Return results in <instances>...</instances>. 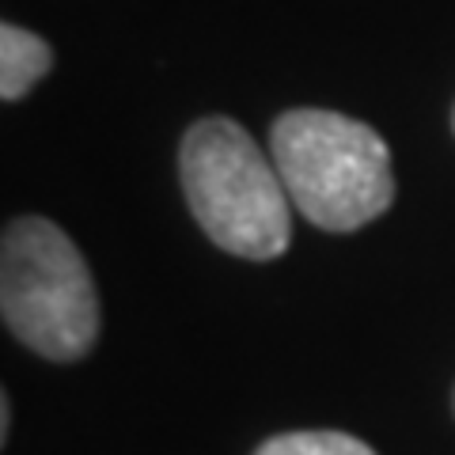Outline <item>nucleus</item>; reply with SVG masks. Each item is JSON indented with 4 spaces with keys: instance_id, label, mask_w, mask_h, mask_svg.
Masks as SVG:
<instances>
[{
    "instance_id": "obj_2",
    "label": "nucleus",
    "mask_w": 455,
    "mask_h": 455,
    "mask_svg": "<svg viewBox=\"0 0 455 455\" xmlns=\"http://www.w3.org/2000/svg\"><path fill=\"white\" fill-rule=\"evenodd\" d=\"M269 156L292 209L323 232H357L395 202L387 140L349 114L323 107L284 110L269 125Z\"/></svg>"
},
{
    "instance_id": "obj_5",
    "label": "nucleus",
    "mask_w": 455,
    "mask_h": 455,
    "mask_svg": "<svg viewBox=\"0 0 455 455\" xmlns=\"http://www.w3.org/2000/svg\"><path fill=\"white\" fill-rule=\"evenodd\" d=\"M254 455H376L353 433L338 429H300V433H281L259 444Z\"/></svg>"
},
{
    "instance_id": "obj_6",
    "label": "nucleus",
    "mask_w": 455,
    "mask_h": 455,
    "mask_svg": "<svg viewBox=\"0 0 455 455\" xmlns=\"http://www.w3.org/2000/svg\"><path fill=\"white\" fill-rule=\"evenodd\" d=\"M8 429H12V403L4 395V398H0V440H8Z\"/></svg>"
},
{
    "instance_id": "obj_7",
    "label": "nucleus",
    "mask_w": 455,
    "mask_h": 455,
    "mask_svg": "<svg viewBox=\"0 0 455 455\" xmlns=\"http://www.w3.org/2000/svg\"><path fill=\"white\" fill-rule=\"evenodd\" d=\"M451 130H455V107H451Z\"/></svg>"
},
{
    "instance_id": "obj_3",
    "label": "nucleus",
    "mask_w": 455,
    "mask_h": 455,
    "mask_svg": "<svg viewBox=\"0 0 455 455\" xmlns=\"http://www.w3.org/2000/svg\"><path fill=\"white\" fill-rule=\"evenodd\" d=\"M0 315L8 334L57 364L99 341V289L88 259L46 217H16L0 243Z\"/></svg>"
},
{
    "instance_id": "obj_1",
    "label": "nucleus",
    "mask_w": 455,
    "mask_h": 455,
    "mask_svg": "<svg viewBox=\"0 0 455 455\" xmlns=\"http://www.w3.org/2000/svg\"><path fill=\"white\" fill-rule=\"evenodd\" d=\"M179 182L202 232L235 259L269 262L292 243V197L274 156L224 114L197 118L179 145Z\"/></svg>"
},
{
    "instance_id": "obj_4",
    "label": "nucleus",
    "mask_w": 455,
    "mask_h": 455,
    "mask_svg": "<svg viewBox=\"0 0 455 455\" xmlns=\"http://www.w3.org/2000/svg\"><path fill=\"white\" fill-rule=\"evenodd\" d=\"M53 68V50L46 38L20 23H0V99L16 103L31 95L35 84Z\"/></svg>"
},
{
    "instance_id": "obj_8",
    "label": "nucleus",
    "mask_w": 455,
    "mask_h": 455,
    "mask_svg": "<svg viewBox=\"0 0 455 455\" xmlns=\"http://www.w3.org/2000/svg\"><path fill=\"white\" fill-rule=\"evenodd\" d=\"M451 410H455V395H451Z\"/></svg>"
}]
</instances>
